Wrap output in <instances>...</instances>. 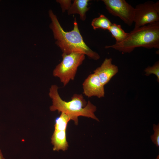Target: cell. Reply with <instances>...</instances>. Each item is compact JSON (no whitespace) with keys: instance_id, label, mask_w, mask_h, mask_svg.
Here are the masks:
<instances>
[{"instance_id":"6da1fadb","label":"cell","mask_w":159,"mask_h":159,"mask_svg":"<svg viewBox=\"0 0 159 159\" xmlns=\"http://www.w3.org/2000/svg\"><path fill=\"white\" fill-rule=\"evenodd\" d=\"M49 14L52 21L50 28L56 40L55 43L60 49L62 53L68 54L72 53H80L95 60L100 58L99 55L92 50L84 42L75 18L73 29L70 31L66 32L63 29L57 16L52 10L49 11Z\"/></svg>"},{"instance_id":"7a4b0ae2","label":"cell","mask_w":159,"mask_h":159,"mask_svg":"<svg viewBox=\"0 0 159 159\" xmlns=\"http://www.w3.org/2000/svg\"><path fill=\"white\" fill-rule=\"evenodd\" d=\"M58 89V87L55 85H52L49 89V95L52 102L49 108L51 111L57 110L59 113L66 114L76 125L78 124L79 116L91 118L99 121L94 114L97 110L96 107L90 101L87 102L82 94H75L72 97L71 100L66 102L60 97Z\"/></svg>"},{"instance_id":"3957f363","label":"cell","mask_w":159,"mask_h":159,"mask_svg":"<svg viewBox=\"0 0 159 159\" xmlns=\"http://www.w3.org/2000/svg\"><path fill=\"white\" fill-rule=\"evenodd\" d=\"M159 48V22L134 29L126 38L119 43L106 46L123 53H130L135 48Z\"/></svg>"},{"instance_id":"277c9868","label":"cell","mask_w":159,"mask_h":159,"mask_svg":"<svg viewBox=\"0 0 159 159\" xmlns=\"http://www.w3.org/2000/svg\"><path fill=\"white\" fill-rule=\"evenodd\" d=\"M62 60L54 69L53 76L59 78L64 86L75 77L78 68L85 58V55L80 53H62Z\"/></svg>"},{"instance_id":"5b68a950","label":"cell","mask_w":159,"mask_h":159,"mask_svg":"<svg viewBox=\"0 0 159 159\" xmlns=\"http://www.w3.org/2000/svg\"><path fill=\"white\" fill-rule=\"evenodd\" d=\"M159 22V3L147 1L137 5L135 8L133 22L136 29Z\"/></svg>"},{"instance_id":"8992f818","label":"cell","mask_w":159,"mask_h":159,"mask_svg":"<svg viewBox=\"0 0 159 159\" xmlns=\"http://www.w3.org/2000/svg\"><path fill=\"white\" fill-rule=\"evenodd\" d=\"M106 8L112 15L117 16L129 26L133 22L135 8L125 0H102Z\"/></svg>"},{"instance_id":"52a82bcc","label":"cell","mask_w":159,"mask_h":159,"mask_svg":"<svg viewBox=\"0 0 159 159\" xmlns=\"http://www.w3.org/2000/svg\"><path fill=\"white\" fill-rule=\"evenodd\" d=\"M83 93L88 97L96 96L99 98L105 96L104 85L95 73L91 74L82 84Z\"/></svg>"},{"instance_id":"ba28073f","label":"cell","mask_w":159,"mask_h":159,"mask_svg":"<svg viewBox=\"0 0 159 159\" xmlns=\"http://www.w3.org/2000/svg\"><path fill=\"white\" fill-rule=\"evenodd\" d=\"M111 58H106L100 66L94 71L104 86L118 72L117 66L112 63Z\"/></svg>"},{"instance_id":"9c48e42d","label":"cell","mask_w":159,"mask_h":159,"mask_svg":"<svg viewBox=\"0 0 159 159\" xmlns=\"http://www.w3.org/2000/svg\"><path fill=\"white\" fill-rule=\"evenodd\" d=\"M66 130H55L51 138V143L54 146L53 150L64 151L69 146L66 139Z\"/></svg>"},{"instance_id":"30bf717a","label":"cell","mask_w":159,"mask_h":159,"mask_svg":"<svg viewBox=\"0 0 159 159\" xmlns=\"http://www.w3.org/2000/svg\"><path fill=\"white\" fill-rule=\"evenodd\" d=\"M89 0H74L67 11L69 15L75 14L80 15L82 21H85L86 18V13L89 9L87 7Z\"/></svg>"},{"instance_id":"8fae6325","label":"cell","mask_w":159,"mask_h":159,"mask_svg":"<svg viewBox=\"0 0 159 159\" xmlns=\"http://www.w3.org/2000/svg\"><path fill=\"white\" fill-rule=\"evenodd\" d=\"M108 30L112 34V37L116 40L115 43H119L123 41L128 34L125 32L120 25L115 23L112 24Z\"/></svg>"},{"instance_id":"7c38bea8","label":"cell","mask_w":159,"mask_h":159,"mask_svg":"<svg viewBox=\"0 0 159 159\" xmlns=\"http://www.w3.org/2000/svg\"><path fill=\"white\" fill-rule=\"evenodd\" d=\"M112 24L107 17L103 14H101L99 17L92 20L91 24L94 30L101 28L108 30Z\"/></svg>"},{"instance_id":"4fadbf2b","label":"cell","mask_w":159,"mask_h":159,"mask_svg":"<svg viewBox=\"0 0 159 159\" xmlns=\"http://www.w3.org/2000/svg\"><path fill=\"white\" fill-rule=\"evenodd\" d=\"M70 120V118L68 115L61 112L60 116L55 120L54 130H66L67 124Z\"/></svg>"},{"instance_id":"5bb4252c","label":"cell","mask_w":159,"mask_h":159,"mask_svg":"<svg viewBox=\"0 0 159 159\" xmlns=\"http://www.w3.org/2000/svg\"><path fill=\"white\" fill-rule=\"evenodd\" d=\"M145 75L149 76L153 74L157 77V81L159 82V61L156 62L152 66H148L144 70Z\"/></svg>"},{"instance_id":"9a60e30c","label":"cell","mask_w":159,"mask_h":159,"mask_svg":"<svg viewBox=\"0 0 159 159\" xmlns=\"http://www.w3.org/2000/svg\"><path fill=\"white\" fill-rule=\"evenodd\" d=\"M154 134L150 136L151 139L157 147H159V124L157 125L153 124Z\"/></svg>"},{"instance_id":"2e32d148","label":"cell","mask_w":159,"mask_h":159,"mask_svg":"<svg viewBox=\"0 0 159 159\" xmlns=\"http://www.w3.org/2000/svg\"><path fill=\"white\" fill-rule=\"evenodd\" d=\"M56 1L60 4L63 13L66 10L68 11L72 4L71 1L70 0H59Z\"/></svg>"},{"instance_id":"e0dca14e","label":"cell","mask_w":159,"mask_h":159,"mask_svg":"<svg viewBox=\"0 0 159 159\" xmlns=\"http://www.w3.org/2000/svg\"><path fill=\"white\" fill-rule=\"evenodd\" d=\"M0 159H4L2 154L1 151L0 150Z\"/></svg>"}]
</instances>
